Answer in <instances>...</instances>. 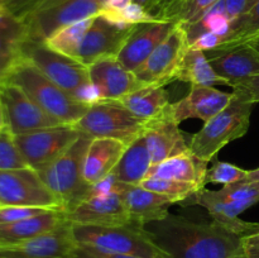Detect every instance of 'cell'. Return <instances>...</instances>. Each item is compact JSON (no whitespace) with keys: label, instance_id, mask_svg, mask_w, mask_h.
<instances>
[{"label":"cell","instance_id":"5","mask_svg":"<svg viewBox=\"0 0 259 258\" xmlns=\"http://www.w3.org/2000/svg\"><path fill=\"white\" fill-rule=\"evenodd\" d=\"M71 229L76 245L142 258H167L166 253L151 239L144 227L141 225L103 227L71 223Z\"/></svg>","mask_w":259,"mask_h":258},{"label":"cell","instance_id":"41","mask_svg":"<svg viewBox=\"0 0 259 258\" xmlns=\"http://www.w3.org/2000/svg\"><path fill=\"white\" fill-rule=\"evenodd\" d=\"M68 258H142L137 255H128V254H119V253H108L101 252V250L94 249L89 247H81L76 245L75 249L71 252Z\"/></svg>","mask_w":259,"mask_h":258},{"label":"cell","instance_id":"44","mask_svg":"<svg viewBox=\"0 0 259 258\" xmlns=\"http://www.w3.org/2000/svg\"><path fill=\"white\" fill-rule=\"evenodd\" d=\"M134 2L141 4L154 19L162 20L164 12L174 0H134Z\"/></svg>","mask_w":259,"mask_h":258},{"label":"cell","instance_id":"12","mask_svg":"<svg viewBox=\"0 0 259 258\" xmlns=\"http://www.w3.org/2000/svg\"><path fill=\"white\" fill-rule=\"evenodd\" d=\"M0 98L4 105L7 125L14 136L61 125L48 115L19 86L12 82L0 85Z\"/></svg>","mask_w":259,"mask_h":258},{"label":"cell","instance_id":"37","mask_svg":"<svg viewBox=\"0 0 259 258\" xmlns=\"http://www.w3.org/2000/svg\"><path fill=\"white\" fill-rule=\"evenodd\" d=\"M53 209L33 206H15V205H0V224L19 222V220L29 219L37 215L45 214Z\"/></svg>","mask_w":259,"mask_h":258},{"label":"cell","instance_id":"30","mask_svg":"<svg viewBox=\"0 0 259 258\" xmlns=\"http://www.w3.org/2000/svg\"><path fill=\"white\" fill-rule=\"evenodd\" d=\"M257 38H259V0H257L254 7L247 14L232 23L230 32L223 38L222 43L215 50L205 53L206 56L217 55L239 47L245 43L253 42Z\"/></svg>","mask_w":259,"mask_h":258},{"label":"cell","instance_id":"15","mask_svg":"<svg viewBox=\"0 0 259 258\" xmlns=\"http://www.w3.org/2000/svg\"><path fill=\"white\" fill-rule=\"evenodd\" d=\"M143 134L151 153L152 164L190 152L185 133L172 114L171 104L161 115L147 121Z\"/></svg>","mask_w":259,"mask_h":258},{"label":"cell","instance_id":"33","mask_svg":"<svg viewBox=\"0 0 259 258\" xmlns=\"http://www.w3.org/2000/svg\"><path fill=\"white\" fill-rule=\"evenodd\" d=\"M139 185L144 187V189L149 190V191L171 197V199H174L179 204L189 196H191L192 194H195V192L202 190L197 185L189 184V182H182L169 179H154V177L144 179Z\"/></svg>","mask_w":259,"mask_h":258},{"label":"cell","instance_id":"36","mask_svg":"<svg viewBox=\"0 0 259 258\" xmlns=\"http://www.w3.org/2000/svg\"><path fill=\"white\" fill-rule=\"evenodd\" d=\"M219 192L233 201H252L257 204L259 201V182L244 180L237 184L227 185L219 190Z\"/></svg>","mask_w":259,"mask_h":258},{"label":"cell","instance_id":"49","mask_svg":"<svg viewBox=\"0 0 259 258\" xmlns=\"http://www.w3.org/2000/svg\"><path fill=\"white\" fill-rule=\"evenodd\" d=\"M250 43H252V45L254 46V47L257 48V50L259 51V38H257V39H255V40H253V42H250Z\"/></svg>","mask_w":259,"mask_h":258},{"label":"cell","instance_id":"11","mask_svg":"<svg viewBox=\"0 0 259 258\" xmlns=\"http://www.w3.org/2000/svg\"><path fill=\"white\" fill-rule=\"evenodd\" d=\"M190 47L187 32L181 25H176L168 37L154 50V52L142 63L134 75L144 85L166 86L174 82L181 61Z\"/></svg>","mask_w":259,"mask_h":258},{"label":"cell","instance_id":"25","mask_svg":"<svg viewBox=\"0 0 259 258\" xmlns=\"http://www.w3.org/2000/svg\"><path fill=\"white\" fill-rule=\"evenodd\" d=\"M65 222H67L65 211L53 209L29 219L0 224V245L15 244L37 235L45 234L56 229Z\"/></svg>","mask_w":259,"mask_h":258},{"label":"cell","instance_id":"18","mask_svg":"<svg viewBox=\"0 0 259 258\" xmlns=\"http://www.w3.org/2000/svg\"><path fill=\"white\" fill-rule=\"evenodd\" d=\"M88 68L91 82L100 93L101 101L120 100L123 96L144 86L115 56L101 58Z\"/></svg>","mask_w":259,"mask_h":258},{"label":"cell","instance_id":"22","mask_svg":"<svg viewBox=\"0 0 259 258\" xmlns=\"http://www.w3.org/2000/svg\"><path fill=\"white\" fill-rule=\"evenodd\" d=\"M215 72L225 78L229 86L252 76L259 75V51L252 43L225 52L207 56Z\"/></svg>","mask_w":259,"mask_h":258},{"label":"cell","instance_id":"2","mask_svg":"<svg viewBox=\"0 0 259 258\" xmlns=\"http://www.w3.org/2000/svg\"><path fill=\"white\" fill-rule=\"evenodd\" d=\"M232 100L190 139V151L202 161L210 162L230 142L242 138L249 129L254 103L242 91L233 90Z\"/></svg>","mask_w":259,"mask_h":258},{"label":"cell","instance_id":"48","mask_svg":"<svg viewBox=\"0 0 259 258\" xmlns=\"http://www.w3.org/2000/svg\"><path fill=\"white\" fill-rule=\"evenodd\" d=\"M7 9H5V5L4 3H3V0H0V17H3V15L7 14Z\"/></svg>","mask_w":259,"mask_h":258},{"label":"cell","instance_id":"3","mask_svg":"<svg viewBox=\"0 0 259 258\" xmlns=\"http://www.w3.org/2000/svg\"><path fill=\"white\" fill-rule=\"evenodd\" d=\"M5 82L19 86L48 115L61 124L75 125L89 109L88 105L76 101L67 91L56 85L23 57L10 71Z\"/></svg>","mask_w":259,"mask_h":258},{"label":"cell","instance_id":"14","mask_svg":"<svg viewBox=\"0 0 259 258\" xmlns=\"http://www.w3.org/2000/svg\"><path fill=\"white\" fill-rule=\"evenodd\" d=\"M134 27L136 25L129 28L116 27L100 15H96L85 37L81 40L76 60L89 67L101 58L111 56L116 57Z\"/></svg>","mask_w":259,"mask_h":258},{"label":"cell","instance_id":"40","mask_svg":"<svg viewBox=\"0 0 259 258\" xmlns=\"http://www.w3.org/2000/svg\"><path fill=\"white\" fill-rule=\"evenodd\" d=\"M225 2V12H227L228 18L233 22L239 19L244 14H247L257 0H224Z\"/></svg>","mask_w":259,"mask_h":258},{"label":"cell","instance_id":"8","mask_svg":"<svg viewBox=\"0 0 259 258\" xmlns=\"http://www.w3.org/2000/svg\"><path fill=\"white\" fill-rule=\"evenodd\" d=\"M22 56L71 96L91 81L89 68L85 65L76 58L52 50L42 40L27 38L23 45Z\"/></svg>","mask_w":259,"mask_h":258},{"label":"cell","instance_id":"24","mask_svg":"<svg viewBox=\"0 0 259 258\" xmlns=\"http://www.w3.org/2000/svg\"><path fill=\"white\" fill-rule=\"evenodd\" d=\"M207 163L209 162L202 161L190 151L171 157L159 163L152 164L146 179L154 177V179L177 180V181L197 185L201 189H205L207 171H209Z\"/></svg>","mask_w":259,"mask_h":258},{"label":"cell","instance_id":"20","mask_svg":"<svg viewBox=\"0 0 259 258\" xmlns=\"http://www.w3.org/2000/svg\"><path fill=\"white\" fill-rule=\"evenodd\" d=\"M232 95L218 90L214 86L191 85L185 98L171 104V110L179 123L187 119L207 121L227 108L232 100Z\"/></svg>","mask_w":259,"mask_h":258},{"label":"cell","instance_id":"7","mask_svg":"<svg viewBox=\"0 0 259 258\" xmlns=\"http://www.w3.org/2000/svg\"><path fill=\"white\" fill-rule=\"evenodd\" d=\"M104 7V0H45L27 19L29 39L46 42L67 25L96 17Z\"/></svg>","mask_w":259,"mask_h":258},{"label":"cell","instance_id":"27","mask_svg":"<svg viewBox=\"0 0 259 258\" xmlns=\"http://www.w3.org/2000/svg\"><path fill=\"white\" fill-rule=\"evenodd\" d=\"M152 166L151 153L144 134L132 142L124 151L113 171L116 181L126 185H139L147 177Z\"/></svg>","mask_w":259,"mask_h":258},{"label":"cell","instance_id":"28","mask_svg":"<svg viewBox=\"0 0 259 258\" xmlns=\"http://www.w3.org/2000/svg\"><path fill=\"white\" fill-rule=\"evenodd\" d=\"M119 101L144 123L161 115L171 104L164 86L156 85H144L143 88L123 96Z\"/></svg>","mask_w":259,"mask_h":258},{"label":"cell","instance_id":"10","mask_svg":"<svg viewBox=\"0 0 259 258\" xmlns=\"http://www.w3.org/2000/svg\"><path fill=\"white\" fill-rule=\"evenodd\" d=\"M81 134L73 125L61 124L14 136V138L28 167L38 171L65 153Z\"/></svg>","mask_w":259,"mask_h":258},{"label":"cell","instance_id":"42","mask_svg":"<svg viewBox=\"0 0 259 258\" xmlns=\"http://www.w3.org/2000/svg\"><path fill=\"white\" fill-rule=\"evenodd\" d=\"M232 88L245 94L252 103H259V75L239 81V82L234 83Z\"/></svg>","mask_w":259,"mask_h":258},{"label":"cell","instance_id":"32","mask_svg":"<svg viewBox=\"0 0 259 258\" xmlns=\"http://www.w3.org/2000/svg\"><path fill=\"white\" fill-rule=\"evenodd\" d=\"M94 18L95 17L88 18V19L80 20V22L62 28L57 33H55L52 37L48 38L45 43L50 48L62 53V55L76 58L81 40L93 24Z\"/></svg>","mask_w":259,"mask_h":258},{"label":"cell","instance_id":"39","mask_svg":"<svg viewBox=\"0 0 259 258\" xmlns=\"http://www.w3.org/2000/svg\"><path fill=\"white\" fill-rule=\"evenodd\" d=\"M45 0H3L5 9L13 17L24 22Z\"/></svg>","mask_w":259,"mask_h":258},{"label":"cell","instance_id":"6","mask_svg":"<svg viewBox=\"0 0 259 258\" xmlns=\"http://www.w3.org/2000/svg\"><path fill=\"white\" fill-rule=\"evenodd\" d=\"M73 126L91 138L116 139L129 146L143 134L146 123L119 100H109L89 106L85 115Z\"/></svg>","mask_w":259,"mask_h":258},{"label":"cell","instance_id":"35","mask_svg":"<svg viewBox=\"0 0 259 258\" xmlns=\"http://www.w3.org/2000/svg\"><path fill=\"white\" fill-rule=\"evenodd\" d=\"M247 169L240 168L235 164L229 163V162L217 161L207 171L206 184L212 182V184H223L224 186H227V185L244 181L247 179Z\"/></svg>","mask_w":259,"mask_h":258},{"label":"cell","instance_id":"17","mask_svg":"<svg viewBox=\"0 0 259 258\" xmlns=\"http://www.w3.org/2000/svg\"><path fill=\"white\" fill-rule=\"evenodd\" d=\"M176 25L167 20H154L151 23L137 24L116 55V58L124 67L134 72L168 37Z\"/></svg>","mask_w":259,"mask_h":258},{"label":"cell","instance_id":"46","mask_svg":"<svg viewBox=\"0 0 259 258\" xmlns=\"http://www.w3.org/2000/svg\"><path fill=\"white\" fill-rule=\"evenodd\" d=\"M7 116H5V110L4 105H3L2 98H0V132L4 131L7 128Z\"/></svg>","mask_w":259,"mask_h":258},{"label":"cell","instance_id":"13","mask_svg":"<svg viewBox=\"0 0 259 258\" xmlns=\"http://www.w3.org/2000/svg\"><path fill=\"white\" fill-rule=\"evenodd\" d=\"M76 247L71 223L9 245H0V258H68Z\"/></svg>","mask_w":259,"mask_h":258},{"label":"cell","instance_id":"1","mask_svg":"<svg viewBox=\"0 0 259 258\" xmlns=\"http://www.w3.org/2000/svg\"><path fill=\"white\" fill-rule=\"evenodd\" d=\"M144 229L167 258H247L242 235L214 220L197 223L168 214Z\"/></svg>","mask_w":259,"mask_h":258},{"label":"cell","instance_id":"16","mask_svg":"<svg viewBox=\"0 0 259 258\" xmlns=\"http://www.w3.org/2000/svg\"><path fill=\"white\" fill-rule=\"evenodd\" d=\"M65 215L72 224L103 227L134 224L118 191L101 196H90L72 210L65 211Z\"/></svg>","mask_w":259,"mask_h":258},{"label":"cell","instance_id":"4","mask_svg":"<svg viewBox=\"0 0 259 258\" xmlns=\"http://www.w3.org/2000/svg\"><path fill=\"white\" fill-rule=\"evenodd\" d=\"M91 141V137L82 133L65 153L37 171L61 201L63 211H70L91 196L93 186L83 179V159Z\"/></svg>","mask_w":259,"mask_h":258},{"label":"cell","instance_id":"23","mask_svg":"<svg viewBox=\"0 0 259 258\" xmlns=\"http://www.w3.org/2000/svg\"><path fill=\"white\" fill-rule=\"evenodd\" d=\"M126 144L110 138H93L83 159V179L90 186L110 176L120 161Z\"/></svg>","mask_w":259,"mask_h":258},{"label":"cell","instance_id":"47","mask_svg":"<svg viewBox=\"0 0 259 258\" xmlns=\"http://www.w3.org/2000/svg\"><path fill=\"white\" fill-rule=\"evenodd\" d=\"M245 181H253V182H259V167L252 171H248L247 179Z\"/></svg>","mask_w":259,"mask_h":258},{"label":"cell","instance_id":"38","mask_svg":"<svg viewBox=\"0 0 259 258\" xmlns=\"http://www.w3.org/2000/svg\"><path fill=\"white\" fill-rule=\"evenodd\" d=\"M242 242L245 257L259 258V223L245 222L242 232Z\"/></svg>","mask_w":259,"mask_h":258},{"label":"cell","instance_id":"21","mask_svg":"<svg viewBox=\"0 0 259 258\" xmlns=\"http://www.w3.org/2000/svg\"><path fill=\"white\" fill-rule=\"evenodd\" d=\"M184 206H190V205H200L205 207L211 215L214 222L220 223L224 227L229 228L233 232L242 235L243 229H244V220L239 219V215L243 211L254 205L252 201H233V200L227 199L218 191H210V190L202 189L200 191L195 192L191 196L185 199L184 201L180 202Z\"/></svg>","mask_w":259,"mask_h":258},{"label":"cell","instance_id":"31","mask_svg":"<svg viewBox=\"0 0 259 258\" xmlns=\"http://www.w3.org/2000/svg\"><path fill=\"white\" fill-rule=\"evenodd\" d=\"M219 0H174L164 12L162 20L189 28L201 20L207 10Z\"/></svg>","mask_w":259,"mask_h":258},{"label":"cell","instance_id":"43","mask_svg":"<svg viewBox=\"0 0 259 258\" xmlns=\"http://www.w3.org/2000/svg\"><path fill=\"white\" fill-rule=\"evenodd\" d=\"M222 40L223 37H220V35L211 32H206L195 38L191 42V46L194 48H197V50L204 51V52H209V51L215 50L222 43Z\"/></svg>","mask_w":259,"mask_h":258},{"label":"cell","instance_id":"9","mask_svg":"<svg viewBox=\"0 0 259 258\" xmlns=\"http://www.w3.org/2000/svg\"><path fill=\"white\" fill-rule=\"evenodd\" d=\"M0 205L63 210L57 196L32 167L0 171Z\"/></svg>","mask_w":259,"mask_h":258},{"label":"cell","instance_id":"19","mask_svg":"<svg viewBox=\"0 0 259 258\" xmlns=\"http://www.w3.org/2000/svg\"><path fill=\"white\" fill-rule=\"evenodd\" d=\"M115 191L120 194L132 222L141 227L166 218L169 214V206L176 202L171 197L149 191L141 185L118 182Z\"/></svg>","mask_w":259,"mask_h":258},{"label":"cell","instance_id":"34","mask_svg":"<svg viewBox=\"0 0 259 258\" xmlns=\"http://www.w3.org/2000/svg\"><path fill=\"white\" fill-rule=\"evenodd\" d=\"M28 167L15 143L14 134L5 128L0 132V171Z\"/></svg>","mask_w":259,"mask_h":258},{"label":"cell","instance_id":"29","mask_svg":"<svg viewBox=\"0 0 259 258\" xmlns=\"http://www.w3.org/2000/svg\"><path fill=\"white\" fill-rule=\"evenodd\" d=\"M175 80L190 82L191 85H229L225 78L220 77L215 72L206 53L204 51L194 48L191 45L187 48L186 53L182 58L181 65L175 76Z\"/></svg>","mask_w":259,"mask_h":258},{"label":"cell","instance_id":"45","mask_svg":"<svg viewBox=\"0 0 259 258\" xmlns=\"http://www.w3.org/2000/svg\"><path fill=\"white\" fill-rule=\"evenodd\" d=\"M134 0H104V7L110 8V9L120 10L132 4Z\"/></svg>","mask_w":259,"mask_h":258},{"label":"cell","instance_id":"26","mask_svg":"<svg viewBox=\"0 0 259 258\" xmlns=\"http://www.w3.org/2000/svg\"><path fill=\"white\" fill-rule=\"evenodd\" d=\"M27 38V27L23 20L9 13L0 17V85L23 57L22 48Z\"/></svg>","mask_w":259,"mask_h":258}]
</instances>
